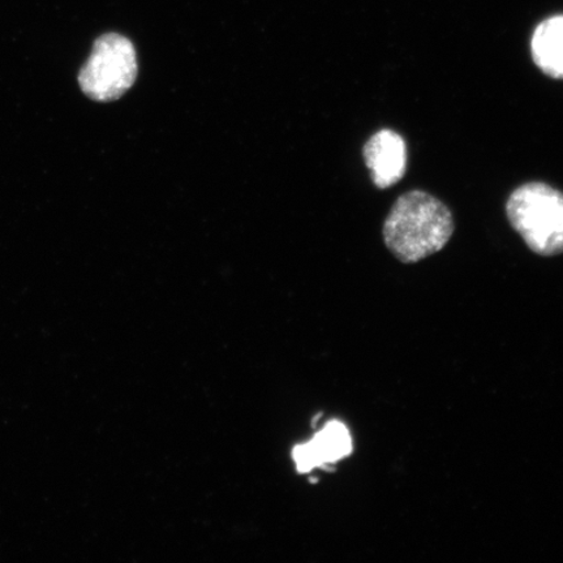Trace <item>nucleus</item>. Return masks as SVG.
I'll return each instance as SVG.
<instances>
[{
	"instance_id": "2",
	"label": "nucleus",
	"mask_w": 563,
	"mask_h": 563,
	"mask_svg": "<svg viewBox=\"0 0 563 563\" xmlns=\"http://www.w3.org/2000/svg\"><path fill=\"white\" fill-rule=\"evenodd\" d=\"M506 214L514 230L537 255L563 253V194L545 183H527L509 197Z\"/></svg>"
},
{
	"instance_id": "5",
	"label": "nucleus",
	"mask_w": 563,
	"mask_h": 563,
	"mask_svg": "<svg viewBox=\"0 0 563 563\" xmlns=\"http://www.w3.org/2000/svg\"><path fill=\"white\" fill-rule=\"evenodd\" d=\"M352 438L341 421H330L314 438L294 450V461L300 473H309L344 460L352 453Z\"/></svg>"
},
{
	"instance_id": "4",
	"label": "nucleus",
	"mask_w": 563,
	"mask_h": 563,
	"mask_svg": "<svg viewBox=\"0 0 563 563\" xmlns=\"http://www.w3.org/2000/svg\"><path fill=\"white\" fill-rule=\"evenodd\" d=\"M365 165L379 189L390 188L402 180L407 172V146L402 136L391 130H383L365 144Z\"/></svg>"
},
{
	"instance_id": "1",
	"label": "nucleus",
	"mask_w": 563,
	"mask_h": 563,
	"mask_svg": "<svg viewBox=\"0 0 563 563\" xmlns=\"http://www.w3.org/2000/svg\"><path fill=\"white\" fill-rule=\"evenodd\" d=\"M454 234L452 211L422 191L399 197L384 223V242L400 263L415 264L440 252Z\"/></svg>"
},
{
	"instance_id": "3",
	"label": "nucleus",
	"mask_w": 563,
	"mask_h": 563,
	"mask_svg": "<svg viewBox=\"0 0 563 563\" xmlns=\"http://www.w3.org/2000/svg\"><path fill=\"white\" fill-rule=\"evenodd\" d=\"M136 48L118 33H106L95 42L93 51L80 70L79 84L91 100L117 101L135 84Z\"/></svg>"
},
{
	"instance_id": "6",
	"label": "nucleus",
	"mask_w": 563,
	"mask_h": 563,
	"mask_svg": "<svg viewBox=\"0 0 563 563\" xmlns=\"http://www.w3.org/2000/svg\"><path fill=\"white\" fill-rule=\"evenodd\" d=\"M534 65L552 79L563 80V15L540 23L531 41Z\"/></svg>"
}]
</instances>
